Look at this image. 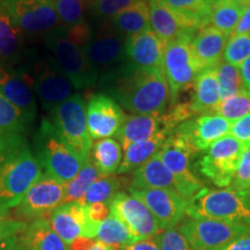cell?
Returning <instances> with one entry per match:
<instances>
[{
	"mask_svg": "<svg viewBox=\"0 0 250 250\" xmlns=\"http://www.w3.org/2000/svg\"><path fill=\"white\" fill-rule=\"evenodd\" d=\"M13 22L28 37H44L62 26L51 0H0Z\"/></svg>",
	"mask_w": 250,
	"mask_h": 250,
	"instance_id": "9c48e42d",
	"label": "cell"
},
{
	"mask_svg": "<svg viewBox=\"0 0 250 250\" xmlns=\"http://www.w3.org/2000/svg\"><path fill=\"white\" fill-rule=\"evenodd\" d=\"M139 1L144 0H90L87 2V11L94 20L102 22L110 20L125 8Z\"/></svg>",
	"mask_w": 250,
	"mask_h": 250,
	"instance_id": "60d3db41",
	"label": "cell"
},
{
	"mask_svg": "<svg viewBox=\"0 0 250 250\" xmlns=\"http://www.w3.org/2000/svg\"><path fill=\"white\" fill-rule=\"evenodd\" d=\"M177 228L195 250H223L236 236L250 230L246 225L189 217Z\"/></svg>",
	"mask_w": 250,
	"mask_h": 250,
	"instance_id": "30bf717a",
	"label": "cell"
},
{
	"mask_svg": "<svg viewBox=\"0 0 250 250\" xmlns=\"http://www.w3.org/2000/svg\"><path fill=\"white\" fill-rule=\"evenodd\" d=\"M229 39V35L213 26H206L197 31L191 40V49L199 72L217 66Z\"/></svg>",
	"mask_w": 250,
	"mask_h": 250,
	"instance_id": "d4e9b609",
	"label": "cell"
},
{
	"mask_svg": "<svg viewBox=\"0 0 250 250\" xmlns=\"http://www.w3.org/2000/svg\"><path fill=\"white\" fill-rule=\"evenodd\" d=\"M62 26L71 28L87 20L86 0H51Z\"/></svg>",
	"mask_w": 250,
	"mask_h": 250,
	"instance_id": "ab89813d",
	"label": "cell"
},
{
	"mask_svg": "<svg viewBox=\"0 0 250 250\" xmlns=\"http://www.w3.org/2000/svg\"><path fill=\"white\" fill-rule=\"evenodd\" d=\"M29 124L22 112L0 94V134L22 133Z\"/></svg>",
	"mask_w": 250,
	"mask_h": 250,
	"instance_id": "8d00e7d4",
	"label": "cell"
},
{
	"mask_svg": "<svg viewBox=\"0 0 250 250\" xmlns=\"http://www.w3.org/2000/svg\"><path fill=\"white\" fill-rule=\"evenodd\" d=\"M250 56V34L230 36L224 51V61L240 67Z\"/></svg>",
	"mask_w": 250,
	"mask_h": 250,
	"instance_id": "b9f144b4",
	"label": "cell"
},
{
	"mask_svg": "<svg viewBox=\"0 0 250 250\" xmlns=\"http://www.w3.org/2000/svg\"><path fill=\"white\" fill-rule=\"evenodd\" d=\"M20 70L29 79L41 107L52 111L74 94L73 83L57 66L51 56H40L36 50H28Z\"/></svg>",
	"mask_w": 250,
	"mask_h": 250,
	"instance_id": "3957f363",
	"label": "cell"
},
{
	"mask_svg": "<svg viewBox=\"0 0 250 250\" xmlns=\"http://www.w3.org/2000/svg\"><path fill=\"white\" fill-rule=\"evenodd\" d=\"M164 1L175 12L187 18L198 30L211 24V7L203 0H164Z\"/></svg>",
	"mask_w": 250,
	"mask_h": 250,
	"instance_id": "836d02e7",
	"label": "cell"
},
{
	"mask_svg": "<svg viewBox=\"0 0 250 250\" xmlns=\"http://www.w3.org/2000/svg\"><path fill=\"white\" fill-rule=\"evenodd\" d=\"M177 132L191 142L198 152L206 151L212 144L230 133V123L217 112H206L181 123Z\"/></svg>",
	"mask_w": 250,
	"mask_h": 250,
	"instance_id": "44dd1931",
	"label": "cell"
},
{
	"mask_svg": "<svg viewBox=\"0 0 250 250\" xmlns=\"http://www.w3.org/2000/svg\"><path fill=\"white\" fill-rule=\"evenodd\" d=\"M49 55L76 89H87L99 81L100 74L87 58L85 50L72 42L64 26H58L43 37Z\"/></svg>",
	"mask_w": 250,
	"mask_h": 250,
	"instance_id": "8992f818",
	"label": "cell"
},
{
	"mask_svg": "<svg viewBox=\"0 0 250 250\" xmlns=\"http://www.w3.org/2000/svg\"><path fill=\"white\" fill-rule=\"evenodd\" d=\"M86 208L89 218L95 223H101L110 215V204L108 203H94Z\"/></svg>",
	"mask_w": 250,
	"mask_h": 250,
	"instance_id": "bcb514c9",
	"label": "cell"
},
{
	"mask_svg": "<svg viewBox=\"0 0 250 250\" xmlns=\"http://www.w3.org/2000/svg\"><path fill=\"white\" fill-rule=\"evenodd\" d=\"M101 176L92 160L86 161L73 180L65 184V203L80 202L88 188ZM64 203V204H65Z\"/></svg>",
	"mask_w": 250,
	"mask_h": 250,
	"instance_id": "d590c367",
	"label": "cell"
},
{
	"mask_svg": "<svg viewBox=\"0 0 250 250\" xmlns=\"http://www.w3.org/2000/svg\"><path fill=\"white\" fill-rule=\"evenodd\" d=\"M88 1H90V0H86V2H88Z\"/></svg>",
	"mask_w": 250,
	"mask_h": 250,
	"instance_id": "680465c9",
	"label": "cell"
},
{
	"mask_svg": "<svg viewBox=\"0 0 250 250\" xmlns=\"http://www.w3.org/2000/svg\"><path fill=\"white\" fill-rule=\"evenodd\" d=\"M243 195H245V197L247 198V201H248V203L250 204V190H247V191L242 192Z\"/></svg>",
	"mask_w": 250,
	"mask_h": 250,
	"instance_id": "6f0895ef",
	"label": "cell"
},
{
	"mask_svg": "<svg viewBox=\"0 0 250 250\" xmlns=\"http://www.w3.org/2000/svg\"><path fill=\"white\" fill-rule=\"evenodd\" d=\"M41 176L42 167L23 134H0V208H17Z\"/></svg>",
	"mask_w": 250,
	"mask_h": 250,
	"instance_id": "7a4b0ae2",
	"label": "cell"
},
{
	"mask_svg": "<svg viewBox=\"0 0 250 250\" xmlns=\"http://www.w3.org/2000/svg\"><path fill=\"white\" fill-rule=\"evenodd\" d=\"M174 132L175 127L171 125L167 111L165 114L131 115L124 121L123 125L116 134L118 143L123 149L134 143L152 138L164 130Z\"/></svg>",
	"mask_w": 250,
	"mask_h": 250,
	"instance_id": "cb8c5ba5",
	"label": "cell"
},
{
	"mask_svg": "<svg viewBox=\"0 0 250 250\" xmlns=\"http://www.w3.org/2000/svg\"><path fill=\"white\" fill-rule=\"evenodd\" d=\"M19 237L28 250H70L51 227L48 218L27 224Z\"/></svg>",
	"mask_w": 250,
	"mask_h": 250,
	"instance_id": "83f0119b",
	"label": "cell"
},
{
	"mask_svg": "<svg viewBox=\"0 0 250 250\" xmlns=\"http://www.w3.org/2000/svg\"><path fill=\"white\" fill-rule=\"evenodd\" d=\"M96 241H100L105 245L116 247L120 249L121 247L130 245L138 240L134 237L129 228L126 227L123 221L110 214L107 219L101 221L98 226L96 232Z\"/></svg>",
	"mask_w": 250,
	"mask_h": 250,
	"instance_id": "d6a6232c",
	"label": "cell"
},
{
	"mask_svg": "<svg viewBox=\"0 0 250 250\" xmlns=\"http://www.w3.org/2000/svg\"><path fill=\"white\" fill-rule=\"evenodd\" d=\"M110 22L125 37L151 29L147 1L144 0L125 8L121 13L110 19Z\"/></svg>",
	"mask_w": 250,
	"mask_h": 250,
	"instance_id": "f546056e",
	"label": "cell"
},
{
	"mask_svg": "<svg viewBox=\"0 0 250 250\" xmlns=\"http://www.w3.org/2000/svg\"><path fill=\"white\" fill-rule=\"evenodd\" d=\"M240 76H241L242 87L250 92V56L240 65Z\"/></svg>",
	"mask_w": 250,
	"mask_h": 250,
	"instance_id": "f907efd6",
	"label": "cell"
},
{
	"mask_svg": "<svg viewBox=\"0 0 250 250\" xmlns=\"http://www.w3.org/2000/svg\"><path fill=\"white\" fill-rule=\"evenodd\" d=\"M186 215L250 227V204L242 192L232 188L215 190L203 187L188 201Z\"/></svg>",
	"mask_w": 250,
	"mask_h": 250,
	"instance_id": "277c9868",
	"label": "cell"
},
{
	"mask_svg": "<svg viewBox=\"0 0 250 250\" xmlns=\"http://www.w3.org/2000/svg\"><path fill=\"white\" fill-rule=\"evenodd\" d=\"M130 195L140 199L158 219L161 229L179 226L186 215L187 201L176 193L161 189H132Z\"/></svg>",
	"mask_w": 250,
	"mask_h": 250,
	"instance_id": "ac0fdd59",
	"label": "cell"
},
{
	"mask_svg": "<svg viewBox=\"0 0 250 250\" xmlns=\"http://www.w3.org/2000/svg\"><path fill=\"white\" fill-rule=\"evenodd\" d=\"M15 219L17 218H13L9 214V210H1V208H0V229L8 226V225L13 220H15Z\"/></svg>",
	"mask_w": 250,
	"mask_h": 250,
	"instance_id": "816d5d0a",
	"label": "cell"
},
{
	"mask_svg": "<svg viewBox=\"0 0 250 250\" xmlns=\"http://www.w3.org/2000/svg\"><path fill=\"white\" fill-rule=\"evenodd\" d=\"M171 133L173 132L170 130L166 129L153 136L152 138L127 146L124 149L123 160H122V164L118 168L117 174H126L130 171H134L148 160H151L153 156L158 154L162 145Z\"/></svg>",
	"mask_w": 250,
	"mask_h": 250,
	"instance_id": "f1b7e54d",
	"label": "cell"
},
{
	"mask_svg": "<svg viewBox=\"0 0 250 250\" xmlns=\"http://www.w3.org/2000/svg\"><path fill=\"white\" fill-rule=\"evenodd\" d=\"M248 190H250V188H249V189H248Z\"/></svg>",
	"mask_w": 250,
	"mask_h": 250,
	"instance_id": "91938a15",
	"label": "cell"
},
{
	"mask_svg": "<svg viewBox=\"0 0 250 250\" xmlns=\"http://www.w3.org/2000/svg\"><path fill=\"white\" fill-rule=\"evenodd\" d=\"M130 188L132 189L168 190L182 197L188 202L192 197L189 189L170 173L158 155L133 171Z\"/></svg>",
	"mask_w": 250,
	"mask_h": 250,
	"instance_id": "7402d4cb",
	"label": "cell"
},
{
	"mask_svg": "<svg viewBox=\"0 0 250 250\" xmlns=\"http://www.w3.org/2000/svg\"><path fill=\"white\" fill-rule=\"evenodd\" d=\"M243 148L241 144L228 134L206 149V153L198 161V169L214 186L229 187L236 173Z\"/></svg>",
	"mask_w": 250,
	"mask_h": 250,
	"instance_id": "8fae6325",
	"label": "cell"
},
{
	"mask_svg": "<svg viewBox=\"0 0 250 250\" xmlns=\"http://www.w3.org/2000/svg\"><path fill=\"white\" fill-rule=\"evenodd\" d=\"M100 87L133 115L165 114L170 89L164 70H143L122 62L99 78Z\"/></svg>",
	"mask_w": 250,
	"mask_h": 250,
	"instance_id": "6da1fadb",
	"label": "cell"
},
{
	"mask_svg": "<svg viewBox=\"0 0 250 250\" xmlns=\"http://www.w3.org/2000/svg\"><path fill=\"white\" fill-rule=\"evenodd\" d=\"M83 250H118V248H116V247L105 245V243H102L100 241H94L93 240L92 243H90V245Z\"/></svg>",
	"mask_w": 250,
	"mask_h": 250,
	"instance_id": "db71d44e",
	"label": "cell"
},
{
	"mask_svg": "<svg viewBox=\"0 0 250 250\" xmlns=\"http://www.w3.org/2000/svg\"><path fill=\"white\" fill-rule=\"evenodd\" d=\"M215 112L230 124L245 117L246 115L250 114V92L243 89L236 95L224 100L219 103Z\"/></svg>",
	"mask_w": 250,
	"mask_h": 250,
	"instance_id": "f35d334b",
	"label": "cell"
},
{
	"mask_svg": "<svg viewBox=\"0 0 250 250\" xmlns=\"http://www.w3.org/2000/svg\"><path fill=\"white\" fill-rule=\"evenodd\" d=\"M217 66L199 72L196 78L190 94V109L193 116L206 112H215L219 103L221 102Z\"/></svg>",
	"mask_w": 250,
	"mask_h": 250,
	"instance_id": "4316f807",
	"label": "cell"
},
{
	"mask_svg": "<svg viewBox=\"0 0 250 250\" xmlns=\"http://www.w3.org/2000/svg\"><path fill=\"white\" fill-rule=\"evenodd\" d=\"M166 43L152 29L125 39L124 62L143 70H162Z\"/></svg>",
	"mask_w": 250,
	"mask_h": 250,
	"instance_id": "d6986e66",
	"label": "cell"
},
{
	"mask_svg": "<svg viewBox=\"0 0 250 250\" xmlns=\"http://www.w3.org/2000/svg\"><path fill=\"white\" fill-rule=\"evenodd\" d=\"M197 153L198 151L189 139L173 132L156 154L165 167L189 189L192 196L203 188L201 180L191 169V160Z\"/></svg>",
	"mask_w": 250,
	"mask_h": 250,
	"instance_id": "5bb4252c",
	"label": "cell"
},
{
	"mask_svg": "<svg viewBox=\"0 0 250 250\" xmlns=\"http://www.w3.org/2000/svg\"><path fill=\"white\" fill-rule=\"evenodd\" d=\"M118 250H160V247L153 237V239L138 240V241H134L130 245L121 247Z\"/></svg>",
	"mask_w": 250,
	"mask_h": 250,
	"instance_id": "7dc6e473",
	"label": "cell"
},
{
	"mask_svg": "<svg viewBox=\"0 0 250 250\" xmlns=\"http://www.w3.org/2000/svg\"><path fill=\"white\" fill-rule=\"evenodd\" d=\"M246 34H250V4L246 7L245 13H243L241 20H240L232 36L246 35Z\"/></svg>",
	"mask_w": 250,
	"mask_h": 250,
	"instance_id": "681fc988",
	"label": "cell"
},
{
	"mask_svg": "<svg viewBox=\"0 0 250 250\" xmlns=\"http://www.w3.org/2000/svg\"><path fill=\"white\" fill-rule=\"evenodd\" d=\"M125 39L110 20L99 22L93 28L92 37L83 50L100 76L124 62Z\"/></svg>",
	"mask_w": 250,
	"mask_h": 250,
	"instance_id": "4fadbf2b",
	"label": "cell"
},
{
	"mask_svg": "<svg viewBox=\"0 0 250 250\" xmlns=\"http://www.w3.org/2000/svg\"><path fill=\"white\" fill-rule=\"evenodd\" d=\"M223 250H250V230L236 236Z\"/></svg>",
	"mask_w": 250,
	"mask_h": 250,
	"instance_id": "c3c4849f",
	"label": "cell"
},
{
	"mask_svg": "<svg viewBox=\"0 0 250 250\" xmlns=\"http://www.w3.org/2000/svg\"><path fill=\"white\" fill-rule=\"evenodd\" d=\"M35 155L45 174L66 184L79 173L86 161L61 138L49 118H43L34 137Z\"/></svg>",
	"mask_w": 250,
	"mask_h": 250,
	"instance_id": "5b68a950",
	"label": "cell"
},
{
	"mask_svg": "<svg viewBox=\"0 0 250 250\" xmlns=\"http://www.w3.org/2000/svg\"><path fill=\"white\" fill-rule=\"evenodd\" d=\"M192 37L182 36L166 44L162 70L170 89L171 103L192 89L199 73L191 49Z\"/></svg>",
	"mask_w": 250,
	"mask_h": 250,
	"instance_id": "ba28073f",
	"label": "cell"
},
{
	"mask_svg": "<svg viewBox=\"0 0 250 250\" xmlns=\"http://www.w3.org/2000/svg\"><path fill=\"white\" fill-rule=\"evenodd\" d=\"M64 203L65 183L48 174H42L15 208L18 217L26 223L36 219H49L50 214Z\"/></svg>",
	"mask_w": 250,
	"mask_h": 250,
	"instance_id": "7c38bea8",
	"label": "cell"
},
{
	"mask_svg": "<svg viewBox=\"0 0 250 250\" xmlns=\"http://www.w3.org/2000/svg\"><path fill=\"white\" fill-rule=\"evenodd\" d=\"M151 29L167 44L182 36H195L198 29L165 4L164 0H148Z\"/></svg>",
	"mask_w": 250,
	"mask_h": 250,
	"instance_id": "603a6c76",
	"label": "cell"
},
{
	"mask_svg": "<svg viewBox=\"0 0 250 250\" xmlns=\"http://www.w3.org/2000/svg\"><path fill=\"white\" fill-rule=\"evenodd\" d=\"M86 116L92 140L116 137L127 117L123 108L104 93L90 95L86 103Z\"/></svg>",
	"mask_w": 250,
	"mask_h": 250,
	"instance_id": "2e32d148",
	"label": "cell"
},
{
	"mask_svg": "<svg viewBox=\"0 0 250 250\" xmlns=\"http://www.w3.org/2000/svg\"><path fill=\"white\" fill-rule=\"evenodd\" d=\"M49 221L54 230L66 245H71L79 237H96L98 226L87 213L86 205L79 202L65 203L50 214Z\"/></svg>",
	"mask_w": 250,
	"mask_h": 250,
	"instance_id": "e0dca14e",
	"label": "cell"
},
{
	"mask_svg": "<svg viewBox=\"0 0 250 250\" xmlns=\"http://www.w3.org/2000/svg\"><path fill=\"white\" fill-rule=\"evenodd\" d=\"M122 180L115 175L100 176L98 180L88 188L85 196L79 203L83 205H90L94 203H108L114 199V197L120 193Z\"/></svg>",
	"mask_w": 250,
	"mask_h": 250,
	"instance_id": "e575fe53",
	"label": "cell"
},
{
	"mask_svg": "<svg viewBox=\"0 0 250 250\" xmlns=\"http://www.w3.org/2000/svg\"><path fill=\"white\" fill-rule=\"evenodd\" d=\"M203 1H204L206 5H208L211 7V6H213L214 4H217V2L220 1V0H203Z\"/></svg>",
	"mask_w": 250,
	"mask_h": 250,
	"instance_id": "11a10c76",
	"label": "cell"
},
{
	"mask_svg": "<svg viewBox=\"0 0 250 250\" xmlns=\"http://www.w3.org/2000/svg\"><path fill=\"white\" fill-rule=\"evenodd\" d=\"M237 1H239L242 6H245V7H247V6L250 4V0H237Z\"/></svg>",
	"mask_w": 250,
	"mask_h": 250,
	"instance_id": "9f6ffc18",
	"label": "cell"
},
{
	"mask_svg": "<svg viewBox=\"0 0 250 250\" xmlns=\"http://www.w3.org/2000/svg\"><path fill=\"white\" fill-rule=\"evenodd\" d=\"M230 136L243 147H250V114L230 124Z\"/></svg>",
	"mask_w": 250,
	"mask_h": 250,
	"instance_id": "f6af8a7d",
	"label": "cell"
},
{
	"mask_svg": "<svg viewBox=\"0 0 250 250\" xmlns=\"http://www.w3.org/2000/svg\"><path fill=\"white\" fill-rule=\"evenodd\" d=\"M110 214L123 221L137 240L153 239L162 232L151 210L132 195L117 193L110 202Z\"/></svg>",
	"mask_w": 250,
	"mask_h": 250,
	"instance_id": "9a60e30c",
	"label": "cell"
},
{
	"mask_svg": "<svg viewBox=\"0 0 250 250\" xmlns=\"http://www.w3.org/2000/svg\"><path fill=\"white\" fill-rule=\"evenodd\" d=\"M154 239L160 250H195L176 227L162 230Z\"/></svg>",
	"mask_w": 250,
	"mask_h": 250,
	"instance_id": "7bdbcfd3",
	"label": "cell"
},
{
	"mask_svg": "<svg viewBox=\"0 0 250 250\" xmlns=\"http://www.w3.org/2000/svg\"><path fill=\"white\" fill-rule=\"evenodd\" d=\"M48 118L68 147L83 161H88L93 140L87 126L86 102L83 95L73 94L50 111Z\"/></svg>",
	"mask_w": 250,
	"mask_h": 250,
	"instance_id": "52a82bcc",
	"label": "cell"
},
{
	"mask_svg": "<svg viewBox=\"0 0 250 250\" xmlns=\"http://www.w3.org/2000/svg\"><path fill=\"white\" fill-rule=\"evenodd\" d=\"M230 188L239 192H245L250 188V147L243 148Z\"/></svg>",
	"mask_w": 250,
	"mask_h": 250,
	"instance_id": "ee69618b",
	"label": "cell"
},
{
	"mask_svg": "<svg viewBox=\"0 0 250 250\" xmlns=\"http://www.w3.org/2000/svg\"><path fill=\"white\" fill-rule=\"evenodd\" d=\"M20 234H18V235H15L13 239L11 240L8 243V246L6 247L5 250H28L26 247L22 245V242H21L20 237H19Z\"/></svg>",
	"mask_w": 250,
	"mask_h": 250,
	"instance_id": "f5cc1de1",
	"label": "cell"
},
{
	"mask_svg": "<svg viewBox=\"0 0 250 250\" xmlns=\"http://www.w3.org/2000/svg\"><path fill=\"white\" fill-rule=\"evenodd\" d=\"M217 74L219 94H220L221 101L236 95L243 90L239 67L234 66V65L225 61H221L217 66Z\"/></svg>",
	"mask_w": 250,
	"mask_h": 250,
	"instance_id": "74e56055",
	"label": "cell"
},
{
	"mask_svg": "<svg viewBox=\"0 0 250 250\" xmlns=\"http://www.w3.org/2000/svg\"><path fill=\"white\" fill-rule=\"evenodd\" d=\"M27 51L22 31L15 26L0 1V65L18 67L23 62Z\"/></svg>",
	"mask_w": 250,
	"mask_h": 250,
	"instance_id": "484cf974",
	"label": "cell"
},
{
	"mask_svg": "<svg viewBox=\"0 0 250 250\" xmlns=\"http://www.w3.org/2000/svg\"><path fill=\"white\" fill-rule=\"evenodd\" d=\"M245 11V6L237 0H220L211 6V24L232 36Z\"/></svg>",
	"mask_w": 250,
	"mask_h": 250,
	"instance_id": "1f68e13d",
	"label": "cell"
},
{
	"mask_svg": "<svg viewBox=\"0 0 250 250\" xmlns=\"http://www.w3.org/2000/svg\"><path fill=\"white\" fill-rule=\"evenodd\" d=\"M0 94L20 110L31 124L37 114L36 96L20 67L0 65Z\"/></svg>",
	"mask_w": 250,
	"mask_h": 250,
	"instance_id": "ffe728a7",
	"label": "cell"
},
{
	"mask_svg": "<svg viewBox=\"0 0 250 250\" xmlns=\"http://www.w3.org/2000/svg\"><path fill=\"white\" fill-rule=\"evenodd\" d=\"M90 160L101 176L115 175L123 160V147L116 139H100L93 145Z\"/></svg>",
	"mask_w": 250,
	"mask_h": 250,
	"instance_id": "4dcf8cb0",
	"label": "cell"
}]
</instances>
